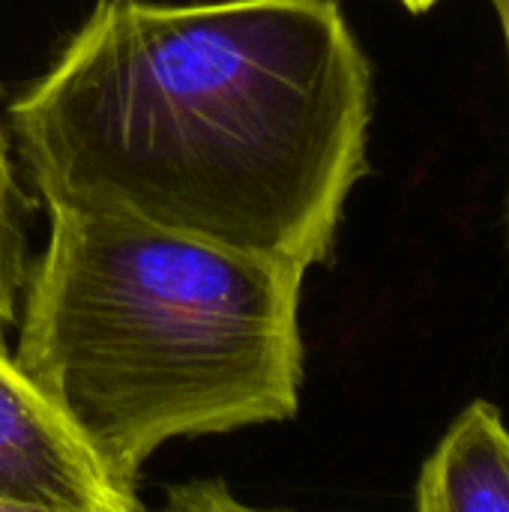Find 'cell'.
<instances>
[{"label":"cell","mask_w":509,"mask_h":512,"mask_svg":"<svg viewBox=\"0 0 509 512\" xmlns=\"http://www.w3.org/2000/svg\"><path fill=\"white\" fill-rule=\"evenodd\" d=\"M24 210L27 201L9 159L6 135L0 129V333L18 321V303L30 273Z\"/></svg>","instance_id":"5b68a950"},{"label":"cell","mask_w":509,"mask_h":512,"mask_svg":"<svg viewBox=\"0 0 509 512\" xmlns=\"http://www.w3.org/2000/svg\"><path fill=\"white\" fill-rule=\"evenodd\" d=\"M498 18H501V27H504V36H507V54H509V0H492ZM507 225H509V204H507Z\"/></svg>","instance_id":"52a82bcc"},{"label":"cell","mask_w":509,"mask_h":512,"mask_svg":"<svg viewBox=\"0 0 509 512\" xmlns=\"http://www.w3.org/2000/svg\"><path fill=\"white\" fill-rule=\"evenodd\" d=\"M0 504L39 512H141L27 378L0 333Z\"/></svg>","instance_id":"3957f363"},{"label":"cell","mask_w":509,"mask_h":512,"mask_svg":"<svg viewBox=\"0 0 509 512\" xmlns=\"http://www.w3.org/2000/svg\"><path fill=\"white\" fill-rule=\"evenodd\" d=\"M6 117L45 210L309 273L369 171L372 66L342 0H99Z\"/></svg>","instance_id":"6da1fadb"},{"label":"cell","mask_w":509,"mask_h":512,"mask_svg":"<svg viewBox=\"0 0 509 512\" xmlns=\"http://www.w3.org/2000/svg\"><path fill=\"white\" fill-rule=\"evenodd\" d=\"M399 3H402L408 12H417V15H420V12H429L432 6H438L441 0H399Z\"/></svg>","instance_id":"ba28073f"},{"label":"cell","mask_w":509,"mask_h":512,"mask_svg":"<svg viewBox=\"0 0 509 512\" xmlns=\"http://www.w3.org/2000/svg\"><path fill=\"white\" fill-rule=\"evenodd\" d=\"M414 512H509V426L489 399H474L426 456Z\"/></svg>","instance_id":"277c9868"},{"label":"cell","mask_w":509,"mask_h":512,"mask_svg":"<svg viewBox=\"0 0 509 512\" xmlns=\"http://www.w3.org/2000/svg\"><path fill=\"white\" fill-rule=\"evenodd\" d=\"M48 219L12 354L120 486L177 438L297 414L303 270L123 216Z\"/></svg>","instance_id":"7a4b0ae2"},{"label":"cell","mask_w":509,"mask_h":512,"mask_svg":"<svg viewBox=\"0 0 509 512\" xmlns=\"http://www.w3.org/2000/svg\"><path fill=\"white\" fill-rule=\"evenodd\" d=\"M150 512H288L243 501L222 480H189L171 486Z\"/></svg>","instance_id":"8992f818"},{"label":"cell","mask_w":509,"mask_h":512,"mask_svg":"<svg viewBox=\"0 0 509 512\" xmlns=\"http://www.w3.org/2000/svg\"><path fill=\"white\" fill-rule=\"evenodd\" d=\"M0 512H39V510H24V507H9V504H0Z\"/></svg>","instance_id":"9c48e42d"}]
</instances>
